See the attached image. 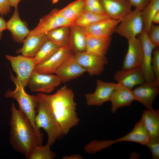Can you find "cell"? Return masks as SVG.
Instances as JSON below:
<instances>
[{
  "instance_id": "6da1fadb",
  "label": "cell",
  "mask_w": 159,
  "mask_h": 159,
  "mask_svg": "<svg viewBox=\"0 0 159 159\" xmlns=\"http://www.w3.org/2000/svg\"><path fill=\"white\" fill-rule=\"evenodd\" d=\"M10 110L9 142L13 149L26 157L39 145L37 135L28 119L14 103Z\"/></svg>"
},
{
  "instance_id": "7a4b0ae2",
  "label": "cell",
  "mask_w": 159,
  "mask_h": 159,
  "mask_svg": "<svg viewBox=\"0 0 159 159\" xmlns=\"http://www.w3.org/2000/svg\"><path fill=\"white\" fill-rule=\"evenodd\" d=\"M52 112L64 135L77 125L80 120L76 111V103L72 90L65 85L54 94H47Z\"/></svg>"
},
{
  "instance_id": "3957f363",
  "label": "cell",
  "mask_w": 159,
  "mask_h": 159,
  "mask_svg": "<svg viewBox=\"0 0 159 159\" xmlns=\"http://www.w3.org/2000/svg\"><path fill=\"white\" fill-rule=\"evenodd\" d=\"M10 80L16 86L13 91L8 90L4 94L6 98H11L15 100L18 102L19 109L28 119L36 132L39 144L42 145L43 134L36 126L35 119L38 105L37 95H31L25 92V87L16 76H15L10 71Z\"/></svg>"
},
{
  "instance_id": "277c9868",
  "label": "cell",
  "mask_w": 159,
  "mask_h": 159,
  "mask_svg": "<svg viewBox=\"0 0 159 159\" xmlns=\"http://www.w3.org/2000/svg\"><path fill=\"white\" fill-rule=\"evenodd\" d=\"M37 95L38 105L35 119L36 125L38 130L42 128L46 132L47 143L51 146L57 139L64 135L52 112L47 94L39 92Z\"/></svg>"
},
{
  "instance_id": "5b68a950",
  "label": "cell",
  "mask_w": 159,
  "mask_h": 159,
  "mask_svg": "<svg viewBox=\"0 0 159 159\" xmlns=\"http://www.w3.org/2000/svg\"><path fill=\"white\" fill-rule=\"evenodd\" d=\"M141 12L135 9L132 10L120 21L116 26L115 32L127 40L136 37L144 29Z\"/></svg>"
},
{
  "instance_id": "8992f818",
  "label": "cell",
  "mask_w": 159,
  "mask_h": 159,
  "mask_svg": "<svg viewBox=\"0 0 159 159\" xmlns=\"http://www.w3.org/2000/svg\"><path fill=\"white\" fill-rule=\"evenodd\" d=\"M5 57L22 84L24 87H26L36 65L34 57L22 55L16 56L6 55Z\"/></svg>"
},
{
  "instance_id": "52a82bcc",
  "label": "cell",
  "mask_w": 159,
  "mask_h": 159,
  "mask_svg": "<svg viewBox=\"0 0 159 159\" xmlns=\"http://www.w3.org/2000/svg\"><path fill=\"white\" fill-rule=\"evenodd\" d=\"M74 55L80 65L91 76L100 75L108 63L105 56L86 51L76 53Z\"/></svg>"
},
{
  "instance_id": "ba28073f",
  "label": "cell",
  "mask_w": 159,
  "mask_h": 159,
  "mask_svg": "<svg viewBox=\"0 0 159 159\" xmlns=\"http://www.w3.org/2000/svg\"><path fill=\"white\" fill-rule=\"evenodd\" d=\"M61 83L60 79L56 75L41 73L34 71L27 86L32 92L48 93L54 90Z\"/></svg>"
},
{
  "instance_id": "9c48e42d",
  "label": "cell",
  "mask_w": 159,
  "mask_h": 159,
  "mask_svg": "<svg viewBox=\"0 0 159 159\" xmlns=\"http://www.w3.org/2000/svg\"><path fill=\"white\" fill-rule=\"evenodd\" d=\"M74 54L69 47L60 48L49 57L36 65L34 71L41 73L55 74L62 64Z\"/></svg>"
},
{
  "instance_id": "30bf717a",
  "label": "cell",
  "mask_w": 159,
  "mask_h": 159,
  "mask_svg": "<svg viewBox=\"0 0 159 159\" xmlns=\"http://www.w3.org/2000/svg\"><path fill=\"white\" fill-rule=\"evenodd\" d=\"M143 47V57L140 66L145 82L156 81V78L151 67V59L154 49L156 47L150 40L146 31L144 29L138 36Z\"/></svg>"
},
{
  "instance_id": "8fae6325",
  "label": "cell",
  "mask_w": 159,
  "mask_h": 159,
  "mask_svg": "<svg viewBox=\"0 0 159 159\" xmlns=\"http://www.w3.org/2000/svg\"><path fill=\"white\" fill-rule=\"evenodd\" d=\"M73 24L74 22L61 16L58 12V9H55L41 18L36 27L31 31L29 34H46L56 28L63 26H70Z\"/></svg>"
},
{
  "instance_id": "7c38bea8",
  "label": "cell",
  "mask_w": 159,
  "mask_h": 159,
  "mask_svg": "<svg viewBox=\"0 0 159 159\" xmlns=\"http://www.w3.org/2000/svg\"><path fill=\"white\" fill-rule=\"evenodd\" d=\"M96 83V88L94 92L85 95L86 103L89 106H100L109 101L117 83L106 82L97 80Z\"/></svg>"
},
{
  "instance_id": "4fadbf2b",
  "label": "cell",
  "mask_w": 159,
  "mask_h": 159,
  "mask_svg": "<svg viewBox=\"0 0 159 159\" xmlns=\"http://www.w3.org/2000/svg\"><path fill=\"white\" fill-rule=\"evenodd\" d=\"M132 91L135 100L142 104L147 109H150L153 108V101L159 94V83L145 82Z\"/></svg>"
},
{
  "instance_id": "5bb4252c",
  "label": "cell",
  "mask_w": 159,
  "mask_h": 159,
  "mask_svg": "<svg viewBox=\"0 0 159 159\" xmlns=\"http://www.w3.org/2000/svg\"><path fill=\"white\" fill-rule=\"evenodd\" d=\"M127 40L128 49L123 62V69L140 67L143 59V49L140 40L135 37Z\"/></svg>"
},
{
  "instance_id": "9a60e30c",
  "label": "cell",
  "mask_w": 159,
  "mask_h": 159,
  "mask_svg": "<svg viewBox=\"0 0 159 159\" xmlns=\"http://www.w3.org/2000/svg\"><path fill=\"white\" fill-rule=\"evenodd\" d=\"M75 57L74 54L67 59L55 73L61 83H65L78 78L86 72Z\"/></svg>"
},
{
  "instance_id": "2e32d148",
  "label": "cell",
  "mask_w": 159,
  "mask_h": 159,
  "mask_svg": "<svg viewBox=\"0 0 159 159\" xmlns=\"http://www.w3.org/2000/svg\"><path fill=\"white\" fill-rule=\"evenodd\" d=\"M114 79L118 83L131 90L145 82L140 67L117 71L114 75Z\"/></svg>"
},
{
  "instance_id": "e0dca14e",
  "label": "cell",
  "mask_w": 159,
  "mask_h": 159,
  "mask_svg": "<svg viewBox=\"0 0 159 159\" xmlns=\"http://www.w3.org/2000/svg\"><path fill=\"white\" fill-rule=\"evenodd\" d=\"M106 14L110 18L121 20L131 11L128 0H100Z\"/></svg>"
},
{
  "instance_id": "ac0fdd59",
  "label": "cell",
  "mask_w": 159,
  "mask_h": 159,
  "mask_svg": "<svg viewBox=\"0 0 159 159\" xmlns=\"http://www.w3.org/2000/svg\"><path fill=\"white\" fill-rule=\"evenodd\" d=\"M134 100L135 98L132 90L117 83L110 100L111 111L114 113L120 107L130 106Z\"/></svg>"
},
{
  "instance_id": "d6986e66",
  "label": "cell",
  "mask_w": 159,
  "mask_h": 159,
  "mask_svg": "<svg viewBox=\"0 0 159 159\" xmlns=\"http://www.w3.org/2000/svg\"><path fill=\"white\" fill-rule=\"evenodd\" d=\"M6 27L11 32L13 39L19 43L23 42L31 31L26 23L20 19L18 9H15L11 18L6 22Z\"/></svg>"
},
{
  "instance_id": "ffe728a7",
  "label": "cell",
  "mask_w": 159,
  "mask_h": 159,
  "mask_svg": "<svg viewBox=\"0 0 159 159\" xmlns=\"http://www.w3.org/2000/svg\"><path fill=\"white\" fill-rule=\"evenodd\" d=\"M120 21L110 18L83 28L87 35L102 37H111Z\"/></svg>"
},
{
  "instance_id": "44dd1931",
  "label": "cell",
  "mask_w": 159,
  "mask_h": 159,
  "mask_svg": "<svg viewBox=\"0 0 159 159\" xmlns=\"http://www.w3.org/2000/svg\"><path fill=\"white\" fill-rule=\"evenodd\" d=\"M48 40L45 34H29L24 40L22 47L16 51L18 53L34 57L43 44Z\"/></svg>"
},
{
  "instance_id": "7402d4cb",
  "label": "cell",
  "mask_w": 159,
  "mask_h": 159,
  "mask_svg": "<svg viewBox=\"0 0 159 159\" xmlns=\"http://www.w3.org/2000/svg\"><path fill=\"white\" fill-rule=\"evenodd\" d=\"M149 139L148 133L141 118L135 124L134 127L131 132L113 141L114 143L123 141L132 142L145 145Z\"/></svg>"
},
{
  "instance_id": "603a6c76",
  "label": "cell",
  "mask_w": 159,
  "mask_h": 159,
  "mask_svg": "<svg viewBox=\"0 0 159 159\" xmlns=\"http://www.w3.org/2000/svg\"><path fill=\"white\" fill-rule=\"evenodd\" d=\"M150 139L159 137V110L153 108L144 110L141 118Z\"/></svg>"
},
{
  "instance_id": "cb8c5ba5",
  "label": "cell",
  "mask_w": 159,
  "mask_h": 159,
  "mask_svg": "<svg viewBox=\"0 0 159 159\" xmlns=\"http://www.w3.org/2000/svg\"><path fill=\"white\" fill-rule=\"evenodd\" d=\"M111 41V37H102L86 34L85 51L105 56Z\"/></svg>"
},
{
  "instance_id": "d4e9b609",
  "label": "cell",
  "mask_w": 159,
  "mask_h": 159,
  "mask_svg": "<svg viewBox=\"0 0 159 159\" xmlns=\"http://www.w3.org/2000/svg\"><path fill=\"white\" fill-rule=\"evenodd\" d=\"M86 39L83 28L74 24L70 26L69 48L74 54L85 51Z\"/></svg>"
},
{
  "instance_id": "484cf974",
  "label": "cell",
  "mask_w": 159,
  "mask_h": 159,
  "mask_svg": "<svg viewBox=\"0 0 159 159\" xmlns=\"http://www.w3.org/2000/svg\"><path fill=\"white\" fill-rule=\"evenodd\" d=\"M70 26H61L49 31L46 34L48 40L59 48H69Z\"/></svg>"
},
{
  "instance_id": "4316f807",
  "label": "cell",
  "mask_w": 159,
  "mask_h": 159,
  "mask_svg": "<svg viewBox=\"0 0 159 159\" xmlns=\"http://www.w3.org/2000/svg\"><path fill=\"white\" fill-rule=\"evenodd\" d=\"M85 0H77L65 7L58 9L59 14L63 17L74 22L84 11Z\"/></svg>"
},
{
  "instance_id": "83f0119b",
  "label": "cell",
  "mask_w": 159,
  "mask_h": 159,
  "mask_svg": "<svg viewBox=\"0 0 159 159\" xmlns=\"http://www.w3.org/2000/svg\"><path fill=\"white\" fill-rule=\"evenodd\" d=\"M110 18L107 15L100 14L84 11L74 21V24L85 28L100 21Z\"/></svg>"
},
{
  "instance_id": "f1b7e54d",
  "label": "cell",
  "mask_w": 159,
  "mask_h": 159,
  "mask_svg": "<svg viewBox=\"0 0 159 159\" xmlns=\"http://www.w3.org/2000/svg\"><path fill=\"white\" fill-rule=\"evenodd\" d=\"M159 11V0H150L142 10L141 15L144 24V29L149 32L152 24V19L154 15Z\"/></svg>"
},
{
  "instance_id": "f546056e",
  "label": "cell",
  "mask_w": 159,
  "mask_h": 159,
  "mask_svg": "<svg viewBox=\"0 0 159 159\" xmlns=\"http://www.w3.org/2000/svg\"><path fill=\"white\" fill-rule=\"evenodd\" d=\"M51 146L47 143L45 145H39L35 147L30 154L25 157L27 159H53L56 154L52 151Z\"/></svg>"
},
{
  "instance_id": "4dcf8cb0",
  "label": "cell",
  "mask_w": 159,
  "mask_h": 159,
  "mask_svg": "<svg viewBox=\"0 0 159 159\" xmlns=\"http://www.w3.org/2000/svg\"><path fill=\"white\" fill-rule=\"evenodd\" d=\"M59 48L52 42L47 40L34 57L36 65L49 57Z\"/></svg>"
},
{
  "instance_id": "1f68e13d",
  "label": "cell",
  "mask_w": 159,
  "mask_h": 159,
  "mask_svg": "<svg viewBox=\"0 0 159 159\" xmlns=\"http://www.w3.org/2000/svg\"><path fill=\"white\" fill-rule=\"evenodd\" d=\"M113 144L112 140H94L87 144L84 147L85 151L90 154H94L103 149L108 148Z\"/></svg>"
},
{
  "instance_id": "d6a6232c",
  "label": "cell",
  "mask_w": 159,
  "mask_h": 159,
  "mask_svg": "<svg viewBox=\"0 0 159 159\" xmlns=\"http://www.w3.org/2000/svg\"><path fill=\"white\" fill-rule=\"evenodd\" d=\"M84 11L100 14L107 15L100 0H85Z\"/></svg>"
},
{
  "instance_id": "836d02e7",
  "label": "cell",
  "mask_w": 159,
  "mask_h": 159,
  "mask_svg": "<svg viewBox=\"0 0 159 159\" xmlns=\"http://www.w3.org/2000/svg\"><path fill=\"white\" fill-rule=\"evenodd\" d=\"M155 47L153 53L151 63L153 72L156 78V82L159 83V48Z\"/></svg>"
},
{
  "instance_id": "e575fe53",
  "label": "cell",
  "mask_w": 159,
  "mask_h": 159,
  "mask_svg": "<svg viewBox=\"0 0 159 159\" xmlns=\"http://www.w3.org/2000/svg\"><path fill=\"white\" fill-rule=\"evenodd\" d=\"M145 145L150 149L153 159L159 158V137L150 139Z\"/></svg>"
},
{
  "instance_id": "d590c367",
  "label": "cell",
  "mask_w": 159,
  "mask_h": 159,
  "mask_svg": "<svg viewBox=\"0 0 159 159\" xmlns=\"http://www.w3.org/2000/svg\"><path fill=\"white\" fill-rule=\"evenodd\" d=\"M148 34L150 42L156 47H159V26L152 23Z\"/></svg>"
},
{
  "instance_id": "8d00e7d4",
  "label": "cell",
  "mask_w": 159,
  "mask_h": 159,
  "mask_svg": "<svg viewBox=\"0 0 159 159\" xmlns=\"http://www.w3.org/2000/svg\"><path fill=\"white\" fill-rule=\"evenodd\" d=\"M132 6L141 11L147 6L150 0H128Z\"/></svg>"
},
{
  "instance_id": "74e56055",
  "label": "cell",
  "mask_w": 159,
  "mask_h": 159,
  "mask_svg": "<svg viewBox=\"0 0 159 159\" xmlns=\"http://www.w3.org/2000/svg\"><path fill=\"white\" fill-rule=\"evenodd\" d=\"M8 0H0V14L6 15L11 11Z\"/></svg>"
},
{
  "instance_id": "f35d334b",
  "label": "cell",
  "mask_w": 159,
  "mask_h": 159,
  "mask_svg": "<svg viewBox=\"0 0 159 159\" xmlns=\"http://www.w3.org/2000/svg\"><path fill=\"white\" fill-rule=\"evenodd\" d=\"M5 29H6V22L2 17L0 16V40L2 38V32Z\"/></svg>"
},
{
  "instance_id": "ab89813d",
  "label": "cell",
  "mask_w": 159,
  "mask_h": 159,
  "mask_svg": "<svg viewBox=\"0 0 159 159\" xmlns=\"http://www.w3.org/2000/svg\"><path fill=\"white\" fill-rule=\"evenodd\" d=\"M62 159H82V157L79 154H74L66 156L62 158Z\"/></svg>"
},
{
  "instance_id": "60d3db41",
  "label": "cell",
  "mask_w": 159,
  "mask_h": 159,
  "mask_svg": "<svg viewBox=\"0 0 159 159\" xmlns=\"http://www.w3.org/2000/svg\"><path fill=\"white\" fill-rule=\"evenodd\" d=\"M21 0H8L11 7H14L15 9H18V4L19 2Z\"/></svg>"
},
{
  "instance_id": "b9f144b4",
  "label": "cell",
  "mask_w": 159,
  "mask_h": 159,
  "mask_svg": "<svg viewBox=\"0 0 159 159\" xmlns=\"http://www.w3.org/2000/svg\"><path fill=\"white\" fill-rule=\"evenodd\" d=\"M152 22L156 24L159 23V11L156 12L153 16L152 19Z\"/></svg>"
},
{
  "instance_id": "7bdbcfd3",
  "label": "cell",
  "mask_w": 159,
  "mask_h": 159,
  "mask_svg": "<svg viewBox=\"0 0 159 159\" xmlns=\"http://www.w3.org/2000/svg\"><path fill=\"white\" fill-rule=\"evenodd\" d=\"M58 1L59 0H52V4H56L58 2Z\"/></svg>"
}]
</instances>
